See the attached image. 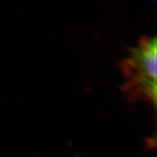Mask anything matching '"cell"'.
Returning <instances> with one entry per match:
<instances>
[{"label":"cell","instance_id":"cell-1","mask_svg":"<svg viewBox=\"0 0 157 157\" xmlns=\"http://www.w3.org/2000/svg\"><path fill=\"white\" fill-rule=\"evenodd\" d=\"M155 36H146L129 49L121 68L124 76L122 89L129 99L156 103L157 45Z\"/></svg>","mask_w":157,"mask_h":157}]
</instances>
